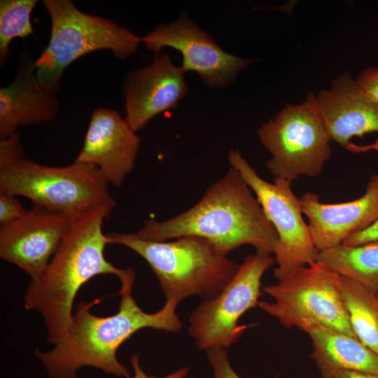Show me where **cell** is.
Masks as SVG:
<instances>
[{"mask_svg": "<svg viewBox=\"0 0 378 378\" xmlns=\"http://www.w3.org/2000/svg\"><path fill=\"white\" fill-rule=\"evenodd\" d=\"M314 361L321 378H335L342 371L378 374V355L357 337L314 323L306 328Z\"/></svg>", "mask_w": 378, "mask_h": 378, "instance_id": "ac0fdd59", "label": "cell"}, {"mask_svg": "<svg viewBox=\"0 0 378 378\" xmlns=\"http://www.w3.org/2000/svg\"><path fill=\"white\" fill-rule=\"evenodd\" d=\"M56 92L41 86L35 60L21 56L13 81L0 88V139L15 134L18 127L53 120L59 110Z\"/></svg>", "mask_w": 378, "mask_h": 378, "instance_id": "e0dca14e", "label": "cell"}, {"mask_svg": "<svg viewBox=\"0 0 378 378\" xmlns=\"http://www.w3.org/2000/svg\"><path fill=\"white\" fill-rule=\"evenodd\" d=\"M227 156L277 232L272 249L277 264L274 278L279 281L296 268L316 262L319 251L302 218L300 200L294 194L292 183L281 177H275L273 183L266 181L238 150H230Z\"/></svg>", "mask_w": 378, "mask_h": 378, "instance_id": "9c48e42d", "label": "cell"}, {"mask_svg": "<svg viewBox=\"0 0 378 378\" xmlns=\"http://www.w3.org/2000/svg\"><path fill=\"white\" fill-rule=\"evenodd\" d=\"M214 378H241L232 367L227 349L216 347L206 351Z\"/></svg>", "mask_w": 378, "mask_h": 378, "instance_id": "7402d4cb", "label": "cell"}, {"mask_svg": "<svg viewBox=\"0 0 378 378\" xmlns=\"http://www.w3.org/2000/svg\"><path fill=\"white\" fill-rule=\"evenodd\" d=\"M24 148L18 132L0 141V169L24 159Z\"/></svg>", "mask_w": 378, "mask_h": 378, "instance_id": "603a6c76", "label": "cell"}, {"mask_svg": "<svg viewBox=\"0 0 378 378\" xmlns=\"http://www.w3.org/2000/svg\"><path fill=\"white\" fill-rule=\"evenodd\" d=\"M121 277L118 312L109 316L90 313L101 299L78 303L67 337L48 351L36 349L34 354L50 378H78V371L88 366L108 374L131 378L129 370L117 358L118 348L136 332L146 328L177 332L182 323L176 314L178 303L166 300L158 312L147 313L132 296L136 279L134 270L126 268Z\"/></svg>", "mask_w": 378, "mask_h": 378, "instance_id": "6da1fadb", "label": "cell"}, {"mask_svg": "<svg viewBox=\"0 0 378 378\" xmlns=\"http://www.w3.org/2000/svg\"><path fill=\"white\" fill-rule=\"evenodd\" d=\"M274 262L270 254L246 256L222 291L196 307L189 318L188 331L200 349H227L237 342L249 326L240 325L239 320L258 306L262 277Z\"/></svg>", "mask_w": 378, "mask_h": 378, "instance_id": "30bf717a", "label": "cell"}, {"mask_svg": "<svg viewBox=\"0 0 378 378\" xmlns=\"http://www.w3.org/2000/svg\"><path fill=\"white\" fill-rule=\"evenodd\" d=\"M343 299L356 337L378 355V293L341 276Z\"/></svg>", "mask_w": 378, "mask_h": 378, "instance_id": "ffe728a7", "label": "cell"}, {"mask_svg": "<svg viewBox=\"0 0 378 378\" xmlns=\"http://www.w3.org/2000/svg\"><path fill=\"white\" fill-rule=\"evenodd\" d=\"M0 192L72 216L112 197L97 167L74 161L64 167L24 158L0 169Z\"/></svg>", "mask_w": 378, "mask_h": 378, "instance_id": "52a82bcc", "label": "cell"}, {"mask_svg": "<svg viewBox=\"0 0 378 378\" xmlns=\"http://www.w3.org/2000/svg\"><path fill=\"white\" fill-rule=\"evenodd\" d=\"M300 200L315 246L318 251L331 248L378 220V174L370 178L365 194L353 201L322 203L317 194L310 192Z\"/></svg>", "mask_w": 378, "mask_h": 378, "instance_id": "9a60e30c", "label": "cell"}, {"mask_svg": "<svg viewBox=\"0 0 378 378\" xmlns=\"http://www.w3.org/2000/svg\"><path fill=\"white\" fill-rule=\"evenodd\" d=\"M316 104L330 141L345 149L353 136L378 132V103L348 73L321 91Z\"/></svg>", "mask_w": 378, "mask_h": 378, "instance_id": "2e32d148", "label": "cell"}, {"mask_svg": "<svg viewBox=\"0 0 378 378\" xmlns=\"http://www.w3.org/2000/svg\"><path fill=\"white\" fill-rule=\"evenodd\" d=\"M262 290L274 301L259 302L258 307L283 326L304 332L316 323L356 337L343 299L341 276L321 263L298 267Z\"/></svg>", "mask_w": 378, "mask_h": 378, "instance_id": "8992f818", "label": "cell"}, {"mask_svg": "<svg viewBox=\"0 0 378 378\" xmlns=\"http://www.w3.org/2000/svg\"><path fill=\"white\" fill-rule=\"evenodd\" d=\"M37 1H0V59L6 62L10 55L9 46L15 38H24L34 33L30 16Z\"/></svg>", "mask_w": 378, "mask_h": 378, "instance_id": "44dd1931", "label": "cell"}, {"mask_svg": "<svg viewBox=\"0 0 378 378\" xmlns=\"http://www.w3.org/2000/svg\"><path fill=\"white\" fill-rule=\"evenodd\" d=\"M185 71L167 55L156 56L152 64L125 76L122 92L125 120L137 132L155 116L173 109L188 91Z\"/></svg>", "mask_w": 378, "mask_h": 378, "instance_id": "5bb4252c", "label": "cell"}, {"mask_svg": "<svg viewBox=\"0 0 378 378\" xmlns=\"http://www.w3.org/2000/svg\"><path fill=\"white\" fill-rule=\"evenodd\" d=\"M27 211L15 196L0 192V224L5 225L22 218Z\"/></svg>", "mask_w": 378, "mask_h": 378, "instance_id": "cb8c5ba5", "label": "cell"}, {"mask_svg": "<svg viewBox=\"0 0 378 378\" xmlns=\"http://www.w3.org/2000/svg\"><path fill=\"white\" fill-rule=\"evenodd\" d=\"M356 82L370 97L378 103V68L364 69L358 76Z\"/></svg>", "mask_w": 378, "mask_h": 378, "instance_id": "d4e9b609", "label": "cell"}, {"mask_svg": "<svg viewBox=\"0 0 378 378\" xmlns=\"http://www.w3.org/2000/svg\"><path fill=\"white\" fill-rule=\"evenodd\" d=\"M51 18L49 43L35 60L41 87L57 92L64 70L80 57L100 50L124 59L134 54L141 37L100 16L80 11L71 0H44Z\"/></svg>", "mask_w": 378, "mask_h": 378, "instance_id": "5b68a950", "label": "cell"}, {"mask_svg": "<svg viewBox=\"0 0 378 378\" xmlns=\"http://www.w3.org/2000/svg\"><path fill=\"white\" fill-rule=\"evenodd\" d=\"M141 40L155 57L164 47L180 51L183 55L181 69L185 72L195 71L211 88L227 86L240 70L253 62L223 51L211 36L186 15L169 24L158 25Z\"/></svg>", "mask_w": 378, "mask_h": 378, "instance_id": "8fae6325", "label": "cell"}, {"mask_svg": "<svg viewBox=\"0 0 378 378\" xmlns=\"http://www.w3.org/2000/svg\"><path fill=\"white\" fill-rule=\"evenodd\" d=\"M316 262L378 293V241L358 246L340 244L319 251Z\"/></svg>", "mask_w": 378, "mask_h": 378, "instance_id": "d6986e66", "label": "cell"}, {"mask_svg": "<svg viewBox=\"0 0 378 378\" xmlns=\"http://www.w3.org/2000/svg\"><path fill=\"white\" fill-rule=\"evenodd\" d=\"M115 206L111 197L72 216L45 270L31 279L26 289L24 308L42 315L50 344L55 345L67 337L74 302L83 285L97 275L113 274L120 279L125 272L104 255L108 242L102 226Z\"/></svg>", "mask_w": 378, "mask_h": 378, "instance_id": "7a4b0ae2", "label": "cell"}, {"mask_svg": "<svg viewBox=\"0 0 378 378\" xmlns=\"http://www.w3.org/2000/svg\"><path fill=\"white\" fill-rule=\"evenodd\" d=\"M335 378H378V374L357 371H342Z\"/></svg>", "mask_w": 378, "mask_h": 378, "instance_id": "83f0119b", "label": "cell"}, {"mask_svg": "<svg viewBox=\"0 0 378 378\" xmlns=\"http://www.w3.org/2000/svg\"><path fill=\"white\" fill-rule=\"evenodd\" d=\"M251 191L231 167L191 208L166 220H146L135 234L151 241L200 237L226 255L244 245L272 255L278 234Z\"/></svg>", "mask_w": 378, "mask_h": 378, "instance_id": "3957f363", "label": "cell"}, {"mask_svg": "<svg viewBox=\"0 0 378 378\" xmlns=\"http://www.w3.org/2000/svg\"><path fill=\"white\" fill-rule=\"evenodd\" d=\"M106 237L108 244L125 246L141 256L157 276L166 300L178 304L193 295L204 300L214 298L240 267L200 237L172 241H146L135 233L108 232Z\"/></svg>", "mask_w": 378, "mask_h": 378, "instance_id": "277c9868", "label": "cell"}, {"mask_svg": "<svg viewBox=\"0 0 378 378\" xmlns=\"http://www.w3.org/2000/svg\"><path fill=\"white\" fill-rule=\"evenodd\" d=\"M140 147V137L115 111L95 108L91 115L78 162L94 166L102 178L120 186L132 171Z\"/></svg>", "mask_w": 378, "mask_h": 378, "instance_id": "4fadbf2b", "label": "cell"}, {"mask_svg": "<svg viewBox=\"0 0 378 378\" xmlns=\"http://www.w3.org/2000/svg\"><path fill=\"white\" fill-rule=\"evenodd\" d=\"M130 363L134 370V376L132 378H186L188 374L190 369L187 367H183L169 374L167 376L157 377L148 375L141 368L139 362V358L136 354H132L130 358Z\"/></svg>", "mask_w": 378, "mask_h": 378, "instance_id": "4316f807", "label": "cell"}, {"mask_svg": "<svg viewBox=\"0 0 378 378\" xmlns=\"http://www.w3.org/2000/svg\"><path fill=\"white\" fill-rule=\"evenodd\" d=\"M258 136L272 155L268 170L290 183L300 176H318L331 155L330 139L312 93L302 104L286 105L260 127Z\"/></svg>", "mask_w": 378, "mask_h": 378, "instance_id": "ba28073f", "label": "cell"}, {"mask_svg": "<svg viewBox=\"0 0 378 378\" xmlns=\"http://www.w3.org/2000/svg\"><path fill=\"white\" fill-rule=\"evenodd\" d=\"M71 216L41 206L0 227V258L31 279L45 270L68 230Z\"/></svg>", "mask_w": 378, "mask_h": 378, "instance_id": "7c38bea8", "label": "cell"}, {"mask_svg": "<svg viewBox=\"0 0 378 378\" xmlns=\"http://www.w3.org/2000/svg\"><path fill=\"white\" fill-rule=\"evenodd\" d=\"M373 241H378V220L366 229L350 234L342 244L346 246H358Z\"/></svg>", "mask_w": 378, "mask_h": 378, "instance_id": "484cf974", "label": "cell"}, {"mask_svg": "<svg viewBox=\"0 0 378 378\" xmlns=\"http://www.w3.org/2000/svg\"><path fill=\"white\" fill-rule=\"evenodd\" d=\"M346 150L354 153H363L370 150H376L378 152V138L374 143L369 145L360 146L351 142Z\"/></svg>", "mask_w": 378, "mask_h": 378, "instance_id": "f1b7e54d", "label": "cell"}]
</instances>
